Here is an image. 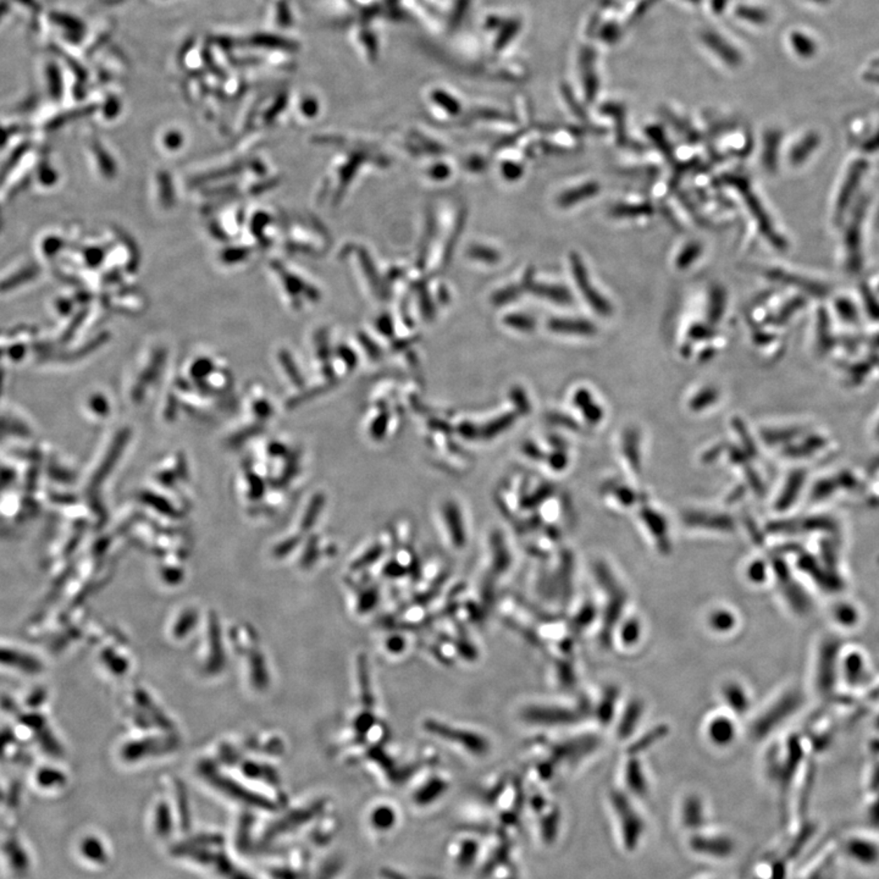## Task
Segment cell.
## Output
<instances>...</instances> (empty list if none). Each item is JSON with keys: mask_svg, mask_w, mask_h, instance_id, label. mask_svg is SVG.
Returning a JSON list of instances; mask_svg holds the SVG:
<instances>
[{"mask_svg": "<svg viewBox=\"0 0 879 879\" xmlns=\"http://www.w3.org/2000/svg\"><path fill=\"white\" fill-rule=\"evenodd\" d=\"M550 491H551V489H550L549 486L543 487V490H540L539 493H538V492L534 493L533 496L530 497L529 500H526V502L523 503V506L533 507L536 506V505H539V503L544 501V498L546 497V495L549 496Z\"/></svg>", "mask_w": 879, "mask_h": 879, "instance_id": "cell-27", "label": "cell"}, {"mask_svg": "<svg viewBox=\"0 0 879 879\" xmlns=\"http://www.w3.org/2000/svg\"><path fill=\"white\" fill-rule=\"evenodd\" d=\"M574 403L575 406L579 407L582 409L584 416H585L587 421H590L592 424L600 423L604 411L601 409L600 406L597 403L594 402V400L591 397L590 393H587V390H579L575 396H574Z\"/></svg>", "mask_w": 879, "mask_h": 879, "instance_id": "cell-11", "label": "cell"}, {"mask_svg": "<svg viewBox=\"0 0 879 879\" xmlns=\"http://www.w3.org/2000/svg\"><path fill=\"white\" fill-rule=\"evenodd\" d=\"M515 393L517 395V396H515V402L517 403V404H518V403H519V404H523L525 411H526V409H529V404H528L526 401H524L525 397L523 396V393H520V390H515Z\"/></svg>", "mask_w": 879, "mask_h": 879, "instance_id": "cell-30", "label": "cell"}, {"mask_svg": "<svg viewBox=\"0 0 879 879\" xmlns=\"http://www.w3.org/2000/svg\"><path fill=\"white\" fill-rule=\"evenodd\" d=\"M641 519L643 523H646L651 534L655 535L658 540V544L666 546L667 544V525L666 520L663 519L661 515H658L657 512L653 510H643L640 513Z\"/></svg>", "mask_w": 879, "mask_h": 879, "instance_id": "cell-12", "label": "cell"}, {"mask_svg": "<svg viewBox=\"0 0 879 879\" xmlns=\"http://www.w3.org/2000/svg\"><path fill=\"white\" fill-rule=\"evenodd\" d=\"M701 251H702V247H701L700 243H696V242H694V243H689V245H688V246H686V248L681 251V254L678 257V259H676V265H678V268H681V269H686L688 266H690V265L693 264V263H694L697 258H699L700 254H701Z\"/></svg>", "mask_w": 879, "mask_h": 879, "instance_id": "cell-18", "label": "cell"}, {"mask_svg": "<svg viewBox=\"0 0 879 879\" xmlns=\"http://www.w3.org/2000/svg\"><path fill=\"white\" fill-rule=\"evenodd\" d=\"M148 829L151 838L163 845L169 846L180 837L175 813L168 800H159L153 805L149 813Z\"/></svg>", "mask_w": 879, "mask_h": 879, "instance_id": "cell-2", "label": "cell"}, {"mask_svg": "<svg viewBox=\"0 0 879 879\" xmlns=\"http://www.w3.org/2000/svg\"><path fill=\"white\" fill-rule=\"evenodd\" d=\"M515 416L513 414H505L501 418H498L495 421L490 423L489 425L482 430V436L484 437H493V436L501 434L502 431L506 430L507 428L513 424Z\"/></svg>", "mask_w": 879, "mask_h": 879, "instance_id": "cell-19", "label": "cell"}, {"mask_svg": "<svg viewBox=\"0 0 879 879\" xmlns=\"http://www.w3.org/2000/svg\"><path fill=\"white\" fill-rule=\"evenodd\" d=\"M727 181H728V184H732L739 191V193L742 194V198L747 203V208L751 212L754 218L758 224L760 230L763 232V235L772 243H775V246H784V242L777 235V232L773 230V226L770 225V219L767 217L765 209L760 204V200L757 198L756 194L752 192L751 187H750V184H747V181L744 180L742 177H735V176L729 177V179H727Z\"/></svg>", "mask_w": 879, "mask_h": 879, "instance_id": "cell-3", "label": "cell"}, {"mask_svg": "<svg viewBox=\"0 0 879 879\" xmlns=\"http://www.w3.org/2000/svg\"><path fill=\"white\" fill-rule=\"evenodd\" d=\"M572 270L574 279L577 281L578 287L582 293V296L585 298L589 306H590L595 312L599 313L602 317H610L612 314V306L610 302L601 296L600 292L597 289L592 287L591 285L590 278L587 274V270L582 264V259L577 254H573L572 258Z\"/></svg>", "mask_w": 879, "mask_h": 879, "instance_id": "cell-4", "label": "cell"}, {"mask_svg": "<svg viewBox=\"0 0 879 879\" xmlns=\"http://www.w3.org/2000/svg\"><path fill=\"white\" fill-rule=\"evenodd\" d=\"M605 113L610 114V115H615V120H617V136H618V142H620V144H622V143H625V144H627L628 139L624 137L625 128H623V110L620 109V108H617V107H612L611 109H605ZM625 135H627V133H625Z\"/></svg>", "mask_w": 879, "mask_h": 879, "instance_id": "cell-24", "label": "cell"}, {"mask_svg": "<svg viewBox=\"0 0 879 879\" xmlns=\"http://www.w3.org/2000/svg\"><path fill=\"white\" fill-rule=\"evenodd\" d=\"M725 307V294L721 289H714L711 292L709 306V317L712 322H718Z\"/></svg>", "mask_w": 879, "mask_h": 879, "instance_id": "cell-16", "label": "cell"}, {"mask_svg": "<svg viewBox=\"0 0 879 879\" xmlns=\"http://www.w3.org/2000/svg\"><path fill=\"white\" fill-rule=\"evenodd\" d=\"M599 191H600V186L595 182L582 184V187L571 189L566 193H563L558 199V203L561 207H572L573 204L595 197L596 194L599 193Z\"/></svg>", "mask_w": 879, "mask_h": 879, "instance_id": "cell-10", "label": "cell"}, {"mask_svg": "<svg viewBox=\"0 0 879 879\" xmlns=\"http://www.w3.org/2000/svg\"><path fill=\"white\" fill-rule=\"evenodd\" d=\"M648 136L651 137L653 142L657 143L658 146H660L658 148L661 149L663 154H666L667 158H672L673 153H672L671 146H669V143L667 142L666 138L663 137V132H662L660 128H653L651 130H648Z\"/></svg>", "mask_w": 879, "mask_h": 879, "instance_id": "cell-23", "label": "cell"}, {"mask_svg": "<svg viewBox=\"0 0 879 879\" xmlns=\"http://www.w3.org/2000/svg\"><path fill=\"white\" fill-rule=\"evenodd\" d=\"M535 291L539 293L540 296H543V297L549 298L551 301L562 303V304H568V303L572 301V297H571L569 292H568L567 289H562V287L539 286Z\"/></svg>", "mask_w": 879, "mask_h": 879, "instance_id": "cell-17", "label": "cell"}, {"mask_svg": "<svg viewBox=\"0 0 879 879\" xmlns=\"http://www.w3.org/2000/svg\"><path fill=\"white\" fill-rule=\"evenodd\" d=\"M639 435L636 431L628 430L623 436V449L624 456L628 461L629 467L634 470L638 472L640 469V454H639Z\"/></svg>", "mask_w": 879, "mask_h": 879, "instance_id": "cell-14", "label": "cell"}, {"mask_svg": "<svg viewBox=\"0 0 879 879\" xmlns=\"http://www.w3.org/2000/svg\"><path fill=\"white\" fill-rule=\"evenodd\" d=\"M551 465L556 469L563 468L566 465V458L563 457L562 454H556L551 457Z\"/></svg>", "mask_w": 879, "mask_h": 879, "instance_id": "cell-28", "label": "cell"}, {"mask_svg": "<svg viewBox=\"0 0 879 879\" xmlns=\"http://www.w3.org/2000/svg\"><path fill=\"white\" fill-rule=\"evenodd\" d=\"M686 522L688 524L694 525V526H709V529H717L721 531L724 530H732V520L730 517L724 515H716V513H706V512H691L686 517Z\"/></svg>", "mask_w": 879, "mask_h": 879, "instance_id": "cell-7", "label": "cell"}, {"mask_svg": "<svg viewBox=\"0 0 879 879\" xmlns=\"http://www.w3.org/2000/svg\"><path fill=\"white\" fill-rule=\"evenodd\" d=\"M444 517H446V522L449 525V530L451 531L454 544L457 546H462L465 540V534H464L463 523L461 519L458 508L454 506V503H449L444 510Z\"/></svg>", "mask_w": 879, "mask_h": 879, "instance_id": "cell-13", "label": "cell"}, {"mask_svg": "<svg viewBox=\"0 0 879 879\" xmlns=\"http://www.w3.org/2000/svg\"><path fill=\"white\" fill-rule=\"evenodd\" d=\"M653 213V208L650 204H628V205H615L611 209V215L615 218H638L643 215Z\"/></svg>", "mask_w": 879, "mask_h": 879, "instance_id": "cell-15", "label": "cell"}, {"mask_svg": "<svg viewBox=\"0 0 879 879\" xmlns=\"http://www.w3.org/2000/svg\"><path fill=\"white\" fill-rule=\"evenodd\" d=\"M386 428H388V416L383 414V416H379L376 421H374V424L372 425V435L375 439L381 437L385 434Z\"/></svg>", "mask_w": 879, "mask_h": 879, "instance_id": "cell-25", "label": "cell"}, {"mask_svg": "<svg viewBox=\"0 0 879 879\" xmlns=\"http://www.w3.org/2000/svg\"><path fill=\"white\" fill-rule=\"evenodd\" d=\"M429 729H432L434 732H439L437 734H440V735H442V737H444L457 739V740L459 739V742H462L464 747H468V749L473 750V751L477 752V754H480V752L485 751V750H486V744L482 742L480 737H475V735L459 734L461 732H454V730H451V729L449 730V729L446 728V727H441V725H436V724H429Z\"/></svg>", "mask_w": 879, "mask_h": 879, "instance_id": "cell-9", "label": "cell"}, {"mask_svg": "<svg viewBox=\"0 0 879 879\" xmlns=\"http://www.w3.org/2000/svg\"><path fill=\"white\" fill-rule=\"evenodd\" d=\"M363 345H364L365 350H368V355H370V357H373V358H378L379 355H380V352H379L378 347H376V346L373 345L372 342H369V341L365 340H363Z\"/></svg>", "mask_w": 879, "mask_h": 879, "instance_id": "cell-29", "label": "cell"}, {"mask_svg": "<svg viewBox=\"0 0 879 879\" xmlns=\"http://www.w3.org/2000/svg\"><path fill=\"white\" fill-rule=\"evenodd\" d=\"M168 852L177 864L210 879H263L242 865L218 831H192L168 846Z\"/></svg>", "mask_w": 879, "mask_h": 879, "instance_id": "cell-1", "label": "cell"}, {"mask_svg": "<svg viewBox=\"0 0 879 879\" xmlns=\"http://www.w3.org/2000/svg\"><path fill=\"white\" fill-rule=\"evenodd\" d=\"M717 397H718V395L716 393V390H712V388L704 390L702 393H697L695 397L691 400V409L699 411L701 408L711 406L717 400Z\"/></svg>", "mask_w": 879, "mask_h": 879, "instance_id": "cell-20", "label": "cell"}, {"mask_svg": "<svg viewBox=\"0 0 879 879\" xmlns=\"http://www.w3.org/2000/svg\"><path fill=\"white\" fill-rule=\"evenodd\" d=\"M704 732L709 744L712 745L719 747L730 745L737 735V727L732 721V714H714L707 721Z\"/></svg>", "mask_w": 879, "mask_h": 879, "instance_id": "cell-6", "label": "cell"}, {"mask_svg": "<svg viewBox=\"0 0 879 879\" xmlns=\"http://www.w3.org/2000/svg\"><path fill=\"white\" fill-rule=\"evenodd\" d=\"M507 325L522 331H530L534 329V322L525 315H510L505 319Z\"/></svg>", "mask_w": 879, "mask_h": 879, "instance_id": "cell-22", "label": "cell"}, {"mask_svg": "<svg viewBox=\"0 0 879 879\" xmlns=\"http://www.w3.org/2000/svg\"><path fill=\"white\" fill-rule=\"evenodd\" d=\"M82 861L93 868H107L111 862L113 854L109 844L104 838L97 834H87L81 838L77 846Z\"/></svg>", "mask_w": 879, "mask_h": 879, "instance_id": "cell-5", "label": "cell"}, {"mask_svg": "<svg viewBox=\"0 0 879 879\" xmlns=\"http://www.w3.org/2000/svg\"><path fill=\"white\" fill-rule=\"evenodd\" d=\"M549 327L554 332L568 335L592 336L596 332V327L590 322L580 319H553Z\"/></svg>", "mask_w": 879, "mask_h": 879, "instance_id": "cell-8", "label": "cell"}, {"mask_svg": "<svg viewBox=\"0 0 879 879\" xmlns=\"http://www.w3.org/2000/svg\"><path fill=\"white\" fill-rule=\"evenodd\" d=\"M712 335H714L712 331L709 330V327H702V325L693 327L690 331H689V336H690L693 340H702V339L704 340V339H707V337Z\"/></svg>", "mask_w": 879, "mask_h": 879, "instance_id": "cell-26", "label": "cell"}, {"mask_svg": "<svg viewBox=\"0 0 879 879\" xmlns=\"http://www.w3.org/2000/svg\"><path fill=\"white\" fill-rule=\"evenodd\" d=\"M778 139L779 138L775 133H770L766 137V143H765L766 148H765V154H763L765 156L763 161H765V165H766L767 169H773L775 166V156H777L775 149H777V146H778Z\"/></svg>", "mask_w": 879, "mask_h": 879, "instance_id": "cell-21", "label": "cell"}]
</instances>
